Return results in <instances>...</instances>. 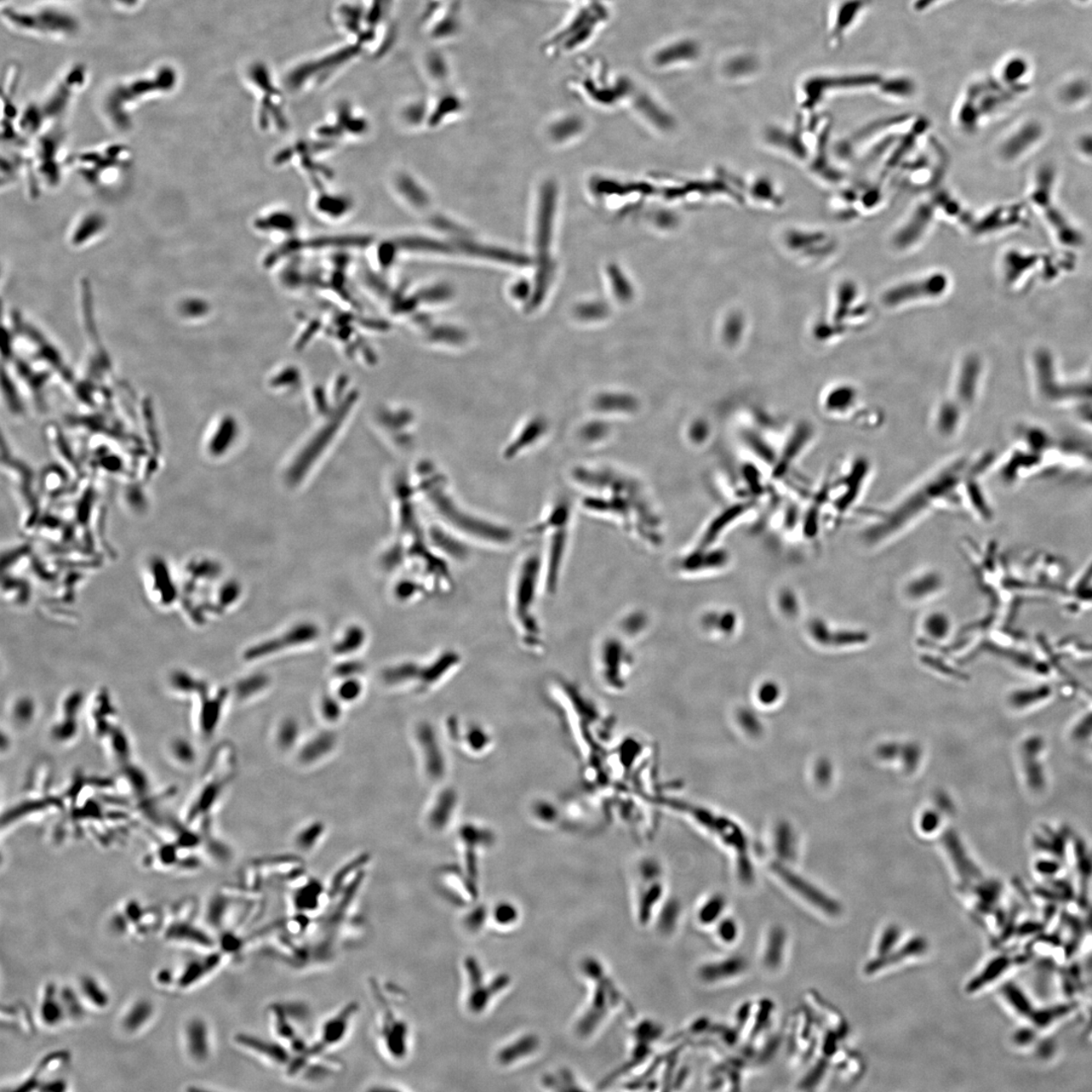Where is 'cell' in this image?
Wrapping results in <instances>:
<instances>
[{
  "label": "cell",
  "instance_id": "6da1fadb",
  "mask_svg": "<svg viewBox=\"0 0 1092 1092\" xmlns=\"http://www.w3.org/2000/svg\"><path fill=\"white\" fill-rule=\"evenodd\" d=\"M546 596L539 547L524 552L512 570L508 608L514 632L522 648L541 653L546 632L540 615L541 598Z\"/></svg>",
  "mask_w": 1092,
  "mask_h": 1092
},
{
  "label": "cell",
  "instance_id": "7a4b0ae2",
  "mask_svg": "<svg viewBox=\"0 0 1092 1092\" xmlns=\"http://www.w3.org/2000/svg\"><path fill=\"white\" fill-rule=\"evenodd\" d=\"M575 518L567 503L548 507L530 528V534L541 543L540 553L546 596L558 591L569 556Z\"/></svg>",
  "mask_w": 1092,
  "mask_h": 1092
},
{
  "label": "cell",
  "instance_id": "3957f363",
  "mask_svg": "<svg viewBox=\"0 0 1092 1092\" xmlns=\"http://www.w3.org/2000/svg\"><path fill=\"white\" fill-rule=\"evenodd\" d=\"M8 24L20 32L49 38H68L78 31L76 18L53 9L7 8L3 11Z\"/></svg>",
  "mask_w": 1092,
  "mask_h": 1092
},
{
  "label": "cell",
  "instance_id": "277c9868",
  "mask_svg": "<svg viewBox=\"0 0 1092 1092\" xmlns=\"http://www.w3.org/2000/svg\"><path fill=\"white\" fill-rule=\"evenodd\" d=\"M461 661L462 657L459 651L445 649L434 657L430 665L420 667L406 664L394 667L385 672L384 679L386 683L390 685L413 682L417 679V682L429 686L438 682V679L443 674L454 671L461 665Z\"/></svg>",
  "mask_w": 1092,
  "mask_h": 1092
},
{
  "label": "cell",
  "instance_id": "5b68a950",
  "mask_svg": "<svg viewBox=\"0 0 1092 1092\" xmlns=\"http://www.w3.org/2000/svg\"><path fill=\"white\" fill-rule=\"evenodd\" d=\"M375 996L385 1003L381 1005L376 1023V1037L380 1050L387 1059L393 1062L403 1061L409 1054L407 1023L390 1010V1006L379 993H375Z\"/></svg>",
  "mask_w": 1092,
  "mask_h": 1092
},
{
  "label": "cell",
  "instance_id": "8992f818",
  "mask_svg": "<svg viewBox=\"0 0 1092 1092\" xmlns=\"http://www.w3.org/2000/svg\"><path fill=\"white\" fill-rule=\"evenodd\" d=\"M598 14L594 8L585 7L577 10L565 24L548 40L546 51L552 56H559L575 52L579 46L584 44L592 36L594 25L596 24Z\"/></svg>",
  "mask_w": 1092,
  "mask_h": 1092
},
{
  "label": "cell",
  "instance_id": "52a82bcc",
  "mask_svg": "<svg viewBox=\"0 0 1092 1092\" xmlns=\"http://www.w3.org/2000/svg\"><path fill=\"white\" fill-rule=\"evenodd\" d=\"M358 1013L357 1003H350L326 1020L319 1028L316 1040L311 1043L313 1053L319 1056L327 1055L330 1050L339 1047L350 1036Z\"/></svg>",
  "mask_w": 1092,
  "mask_h": 1092
},
{
  "label": "cell",
  "instance_id": "ba28073f",
  "mask_svg": "<svg viewBox=\"0 0 1092 1092\" xmlns=\"http://www.w3.org/2000/svg\"><path fill=\"white\" fill-rule=\"evenodd\" d=\"M621 1002V994L614 983L608 979V976L606 979L603 972H599V983H595V991L584 1015L585 1020L582 1022L581 1026L587 1025L584 1028L586 1032H596L607 1021L609 1016L619 1008Z\"/></svg>",
  "mask_w": 1092,
  "mask_h": 1092
},
{
  "label": "cell",
  "instance_id": "9c48e42d",
  "mask_svg": "<svg viewBox=\"0 0 1092 1092\" xmlns=\"http://www.w3.org/2000/svg\"><path fill=\"white\" fill-rule=\"evenodd\" d=\"M750 971V962L741 955L709 960L696 971L697 979L705 986H720L741 980Z\"/></svg>",
  "mask_w": 1092,
  "mask_h": 1092
},
{
  "label": "cell",
  "instance_id": "30bf717a",
  "mask_svg": "<svg viewBox=\"0 0 1092 1092\" xmlns=\"http://www.w3.org/2000/svg\"><path fill=\"white\" fill-rule=\"evenodd\" d=\"M872 4L873 0H839L833 5L828 22V41L832 47L839 48L843 45Z\"/></svg>",
  "mask_w": 1092,
  "mask_h": 1092
},
{
  "label": "cell",
  "instance_id": "8fae6325",
  "mask_svg": "<svg viewBox=\"0 0 1092 1092\" xmlns=\"http://www.w3.org/2000/svg\"><path fill=\"white\" fill-rule=\"evenodd\" d=\"M235 1043L240 1049L266 1063L268 1066L282 1069L283 1071H287L295 1057L294 1052L278 1040L271 1042V1040L256 1038L253 1034H237Z\"/></svg>",
  "mask_w": 1092,
  "mask_h": 1092
},
{
  "label": "cell",
  "instance_id": "7c38bea8",
  "mask_svg": "<svg viewBox=\"0 0 1092 1092\" xmlns=\"http://www.w3.org/2000/svg\"><path fill=\"white\" fill-rule=\"evenodd\" d=\"M339 745V735L333 730L323 729L302 740L295 752L296 763L302 768H313L332 757Z\"/></svg>",
  "mask_w": 1092,
  "mask_h": 1092
},
{
  "label": "cell",
  "instance_id": "4fadbf2b",
  "mask_svg": "<svg viewBox=\"0 0 1092 1092\" xmlns=\"http://www.w3.org/2000/svg\"><path fill=\"white\" fill-rule=\"evenodd\" d=\"M786 930L779 924L766 930L760 947L759 961L767 974H777L785 962L787 947Z\"/></svg>",
  "mask_w": 1092,
  "mask_h": 1092
},
{
  "label": "cell",
  "instance_id": "5bb4252c",
  "mask_svg": "<svg viewBox=\"0 0 1092 1092\" xmlns=\"http://www.w3.org/2000/svg\"><path fill=\"white\" fill-rule=\"evenodd\" d=\"M778 874L783 882H784L794 894L809 903L813 907L819 909L820 912L827 913V916L837 917L840 913V906L836 900L831 899L830 896L823 894L819 888L813 884L808 883L806 880L796 876L786 869H780Z\"/></svg>",
  "mask_w": 1092,
  "mask_h": 1092
},
{
  "label": "cell",
  "instance_id": "9a60e30c",
  "mask_svg": "<svg viewBox=\"0 0 1092 1092\" xmlns=\"http://www.w3.org/2000/svg\"><path fill=\"white\" fill-rule=\"evenodd\" d=\"M185 1047L188 1057L198 1065L210 1060L211 1051L210 1028L201 1017L187 1022L184 1030Z\"/></svg>",
  "mask_w": 1092,
  "mask_h": 1092
},
{
  "label": "cell",
  "instance_id": "2e32d148",
  "mask_svg": "<svg viewBox=\"0 0 1092 1092\" xmlns=\"http://www.w3.org/2000/svg\"><path fill=\"white\" fill-rule=\"evenodd\" d=\"M224 956L225 954L221 951H210V954L188 961L182 968L180 974L176 977L177 988L186 991L201 983L220 967Z\"/></svg>",
  "mask_w": 1092,
  "mask_h": 1092
},
{
  "label": "cell",
  "instance_id": "e0dca14e",
  "mask_svg": "<svg viewBox=\"0 0 1092 1092\" xmlns=\"http://www.w3.org/2000/svg\"><path fill=\"white\" fill-rule=\"evenodd\" d=\"M42 997L40 998L39 1017L47 1028H56L67 1020L64 1006H63L60 988L53 982H48L44 987Z\"/></svg>",
  "mask_w": 1092,
  "mask_h": 1092
},
{
  "label": "cell",
  "instance_id": "ac0fdd59",
  "mask_svg": "<svg viewBox=\"0 0 1092 1092\" xmlns=\"http://www.w3.org/2000/svg\"><path fill=\"white\" fill-rule=\"evenodd\" d=\"M165 937L170 942L186 943V944L205 949V950H213L216 945L215 941L205 931L185 918L171 923L165 933Z\"/></svg>",
  "mask_w": 1092,
  "mask_h": 1092
},
{
  "label": "cell",
  "instance_id": "d6986e66",
  "mask_svg": "<svg viewBox=\"0 0 1092 1092\" xmlns=\"http://www.w3.org/2000/svg\"><path fill=\"white\" fill-rule=\"evenodd\" d=\"M327 895L325 894L324 886L315 879L308 880L307 882L297 886L293 894V906L300 916H311L321 909Z\"/></svg>",
  "mask_w": 1092,
  "mask_h": 1092
},
{
  "label": "cell",
  "instance_id": "ffe728a7",
  "mask_svg": "<svg viewBox=\"0 0 1092 1092\" xmlns=\"http://www.w3.org/2000/svg\"><path fill=\"white\" fill-rule=\"evenodd\" d=\"M302 725L294 717L279 719L273 730V742L282 753L296 752L302 742Z\"/></svg>",
  "mask_w": 1092,
  "mask_h": 1092
},
{
  "label": "cell",
  "instance_id": "44dd1931",
  "mask_svg": "<svg viewBox=\"0 0 1092 1092\" xmlns=\"http://www.w3.org/2000/svg\"><path fill=\"white\" fill-rule=\"evenodd\" d=\"M156 1009L150 1000L141 998L131 1004L122 1016L123 1030L129 1034H135L145 1030L151 1022Z\"/></svg>",
  "mask_w": 1092,
  "mask_h": 1092
},
{
  "label": "cell",
  "instance_id": "7402d4cb",
  "mask_svg": "<svg viewBox=\"0 0 1092 1092\" xmlns=\"http://www.w3.org/2000/svg\"><path fill=\"white\" fill-rule=\"evenodd\" d=\"M729 903L722 894L705 897L695 909V920L701 928L712 929L729 912Z\"/></svg>",
  "mask_w": 1092,
  "mask_h": 1092
},
{
  "label": "cell",
  "instance_id": "603a6c76",
  "mask_svg": "<svg viewBox=\"0 0 1092 1092\" xmlns=\"http://www.w3.org/2000/svg\"><path fill=\"white\" fill-rule=\"evenodd\" d=\"M944 844L949 854H950L955 867H956L960 876H961L965 882H969V880L979 877L980 873L979 869H977L973 863L968 859V856L966 855L961 844H960V840L953 833H946Z\"/></svg>",
  "mask_w": 1092,
  "mask_h": 1092
},
{
  "label": "cell",
  "instance_id": "cb8c5ba5",
  "mask_svg": "<svg viewBox=\"0 0 1092 1092\" xmlns=\"http://www.w3.org/2000/svg\"><path fill=\"white\" fill-rule=\"evenodd\" d=\"M316 633L315 628L314 627H299L293 632L287 634L284 638L276 640V642L265 644L260 645V648L259 647L250 650L246 656H247V659L249 660L259 659V657L265 656V655L273 653V651H278L280 649H283V645L307 642V640L315 638Z\"/></svg>",
  "mask_w": 1092,
  "mask_h": 1092
},
{
  "label": "cell",
  "instance_id": "d4e9b609",
  "mask_svg": "<svg viewBox=\"0 0 1092 1092\" xmlns=\"http://www.w3.org/2000/svg\"><path fill=\"white\" fill-rule=\"evenodd\" d=\"M78 991L82 994L85 1004L95 1010H104L111 1003L110 994L99 979L91 975H84L79 980Z\"/></svg>",
  "mask_w": 1092,
  "mask_h": 1092
},
{
  "label": "cell",
  "instance_id": "484cf974",
  "mask_svg": "<svg viewBox=\"0 0 1092 1092\" xmlns=\"http://www.w3.org/2000/svg\"><path fill=\"white\" fill-rule=\"evenodd\" d=\"M327 827L321 821H314L299 828L294 837V845L302 853L310 854L323 842Z\"/></svg>",
  "mask_w": 1092,
  "mask_h": 1092
},
{
  "label": "cell",
  "instance_id": "4316f807",
  "mask_svg": "<svg viewBox=\"0 0 1092 1092\" xmlns=\"http://www.w3.org/2000/svg\"><path fill=\"white\" fill-rule=\"evenodd\" d=\"M925 949L926 944L924 940L919 939V937L918 939H914L907 943L906 946H903L900 951L892 954L888 953V955H884V956H879V958L869 963L866 967L867 973H874V972H877L882 968L888 967L889 965L900 961V960L916 956V955L924 953Z\"/></svg>",
  "mask_w": 1092,
  "mask_h": 1092
},
{
  "label": "cell",
  "instance_id": "83f0119b",
  "mask_svg": "<svg viewBox=\"0 0 1092 1092\" xmlns=\"http://www.w3.org/2000/svg\"><path fill=\"white\" fill-rule=\"evenodd\" d=\"M682 909L676 902H662L656 914L653 924H656L662 935L671 936L676 931L681 920Z\"/></svg>",
  "mask_w": 1092,
  "mask_h": 1092
},
{
  "label": "cell",
  "instance_id": "f1b7e54d",
  "mask_svg": "<svg viewBox=\"0 0 1092 1092\" xmlns=\"http://www.w3.org/2000/svg\"><path fill=\"white\" fill-rule=\"evenodd\" d=\"M942 587V580L939 576L935 573L924 574L909 582L906 588L908 597L913 600H923L931 595L939 592Z\"/></svg>",
  "mask_w": 1092,
  "mask_h": 1092
},
{
  "label": "cell",
  "instance_id": "f546056e",
  "mask_svg": "<svg viewBox=\"0 0 1092 1092\" xmlns=\"http://www.w3.org/2000/svg\"><path fill=\"white\" fill-rule=\"evenodd\" d=\"M713 934L716 940L720 945L725 947L735 946L739 942L741 929V924L734 917L726 914L719 922L713 926Z\"/></svg>",
  "mask_w": 1092,
  "mask_h": 1092
},
{
  "label": "cell",
  "instance_id": "4dcf8cb0",
  "mask_svg": "<svg viewBox=\"0 0 1092 1092\" xmlns=\"http://www.w3.org/2000/svg\"><path fill=\"white\" fill-rule=\"evenodd\" d=\"M61 999L63 1006H64L67 1019L72 1021H82L87 1010H85V1003L76 989L70 986H63L60 988Z\"/></svg>",
  "mask_w": 1092,
  "mask_h": 1092
},
{
  "label": "cell",
  "instance_id": "1f68e13d",
  "mask_svg": "<svg viewBox=\"0 0 1092 1092\" xmlns=\"http://www.w3.org/2000/svg\"><path fill=\"white\" fill-rule=\"evenodd\" d=\"M318 717L327 726L339 724L343 718V703L336 696L325 695L319 701Z\"/></svg>",
  "mask_w": 1092,
  "mask_h": 1092
},
{
  "label": "cell",
  "instance_id": "d6a6232c",
  "mask_svg": "<svg viewBox=\"0 0 1092 1092\" xmlns=\"http://www.w3.org/2000/svg\"><path fill=\"white\" fill-rule=\"evenodd\" d=\"M924 630L933 639H944L951 631V620L943 612H934L924 619Z\"/></svg>",
  "mask_w": 1092,
  "mask_h": 1092
},
{
  "label": "cell",
  "instance_id": "836d02e7",
  "mask_svg": "<svg viewBox=\"0 0 1092 1092\" xmlns=\"http://www.w3.org/2000/svg\"><path fill=\"white\" fill-rule=\"evenodd\" d=\"M1008 964L1009 961L1005 958L994 959L992 962L986 966V968L982 971L980 975L977 976L976 979L969 983L967 991L969 992H974L988 985V983L996 980V979L1003 973L1005 968L1008 967Z\"/></svg>",
  "mask_w": 1092,
  "mask_h": 1092
},
{
  "label": "cell",
  "instance_id": "e575fe53",
  "mask_svg": "<svg viewBox=\"0 0 1092 1092\" xmlns=\"http://www.w3.org/2000/svg\"><path fill=\"white\" fill-rule=\"evenodd\" d=\"M268 679L265 676H253L244 679L243 681L238 683L236 688V696L240 701H248L255 699L257 695L262 693L268 687Z\"/></svg>",
  "mask_w": 1092,
  "mask_h": 1092
},
{
  "label": "cell",
  "instance_id": "d590c367",
  "mask_svg": "<svg viewBox=\"0 0 1092 1092\" xmlns=\"http://www.w3.org/2000/svg\"><path fill=\"white\" fill-rule=\"evenodd\" d=\"M363 691V685L357 679L348 678L339 685L336 697L343 705H353L362 697Z\"/></svg>",
  "mask_w": 1092,
  "mask_h": 1092
},
{
  "label": "cell",
  "instance_id": "8d00e7d4",
  "mask_svg": "<svg viewBox=\"0 0 1092 1092\" xmlns=\"http://www.w3.org/2000/svg\"><path fill=\"white\" fill-rule=\"evenodd\" d=\"M900 935V930L894 925H891L889 928L885 930L878 946L879 956H884V955H888L891 952L897 941H899Z\"/></svg>",
  "mask_w": 1092,
  "mask_h": 1092
},
{
  "label": "cell",
  "instance_id": "74e56055",
  "mask_svg": "<svg viewBox=\"0 0 1092 1092\" xmlns=\"http://www.w3.org/2000/svg\"><path fill=\"white\" fill-rule=\"evenodd\" d=\"M947 2L948 0H912V9L914 13L924 14Z\"/></svg>",
  "mask_w": 1092,
  "mask_h": 1092
},
{
  "label": "cell",
  "instance_id": "f35d334b",
  "mask_svg": "<svg viewBox=\"0 0 1092 1092\" xmlns=\"http://www.w3.org/2000/svg\"><path fill=\"white\" fill-rule=\"evenodd\" d=\"M825 1071H826L825 1063L821 1062L820 1065H817L813 1069V1071H811V1072L808 1075V1077H805V1079L802 1082V1086H804V1088L806 1089L813 1088V1086H814L817 1083H819L820 1080L822 1078V1075L823 1073H825Z\"/></svg>",
  "mask_w": 1092,
  "mask_h": 1092
},
{
  "label": "cell",
  "instance_id": "ab89813d",
  "mask_svg": "<svg viewBox=\"0 0 1092 1092\" xmlns=\"http://www.w3.org/2000/svg\"><path fill=\"white\" fill-rule=\"evenodd\" d=\"M348 638H350L351 639L350 642H348V640H345V643L339 645V648H337V651H339V653H346V651L353 650L351 644L358 645L359 643L362 642L363 634L362 632L354 631L351 633V636Z\"/></svg>",
  "mask_w": 1092,
  "mask_h": 1092
},
{
  "label": "cell",
  "instance_id": "60d3db41",
  "mask_svg": "<svg viewBox=\"0 0 1092 1092\" xmlns=\"http://www.w3.org/2000/svg\"><path fill=\"white\" fill-rule=\"evenodd\" d=\"M936 823H937V817L935 814H925L924 821H923L924 830L925 831L935 830L936 827Z\"/></svg>",
  "mask_w": 1092,
  "mask_h": 1092
},
{
  "label": "cell",
  "instance_id": "b9f144b4",
  "mask_svg": "<svg viewBox=\"0 0 1092 1092\" xmlns=\"http://www.w3.org/2000/svg\"><path fill=\"white\" fill-rule=\"evenodd\" d=\"M113 2L119 8H121V9L130 10L135 9L137 5H139L143 0H113Z\"/></svg>",
  "mask_w": 1092,
  "mask_h": 1092
}]
</instances>
